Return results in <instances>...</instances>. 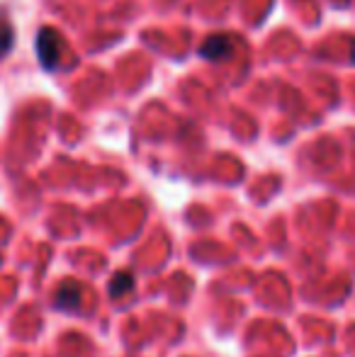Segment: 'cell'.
I'll use <instances>...</instances> for the list:
<instances>
[{"label":"cell","mask_w":355,"mask_h":357,"mask_svg":"<svg viewBox=\"0 0 355 357\" xmlns=\"http://www.w3.org/2000/svg\"><path fill=\"white\" fill-rule=\"evenodd\" d=\"M63 52V42L54 29L42 27L37 34V56L39 63H42L44 71H54L59 66V59H61Z\"/></svg>","instance_id":"cell-1"},{"label":"cell","mask_w":355,"mask_h":357,"mask_svg":"<svg viewBox=\"0 0 355 357\" xmlns=\"http://www.w3.org/2000/svg\"><path fill=\"white\" fill-rule=\"evenodd\" d=\"M234 52V39L229 34H212L207 42L199 49V56L207 59V61H224Z\"/></svg>","instance_id":"cell-2"},{"label":"cell","mask_w":355,"mask_h":357,"mask_svg":"<svg viewBox=\"0 0 355 357\" xmlns=\"http://www.w3.org/2000/svg\"><path fill=\"white\" fill-rule=\"evenodd\" d=\"M78 301H81V287L73 284V282H66V284H61V289H59L56 299H54V306L61 311H73V309H78Z\"/></svg>","instance_id":"cell-3"},{"label":"cell","mask_w":355,"mask_h":357,"mask_svg":"<svg viewBox=\"0 0 355 357\" xmlns=\"http://www.w3.org/2000/svg\"><path fill=\"white\" fill-rule=\"evenodd\" d=\"M134 287V280L129 273H119L112 278V282H109V296H114V299H119L122 294H127L129 289Z\"/></svg>","instance_id":"cell-4"},{"label":"cell","mask_w":355,"mask_h":357,"mask_svg":"<svg viewBox=\"0 0 355 357\" xmlns=\"http://www.w3.org/2000/svg\"><path fill=\"white\" fill-rule=\"evenodd\" d=\"M15 47V29L10 22L0 20V59H5Z\"/></svg>","instance_id":"cell-5"},{"label":"cell","mask_w":355,"mask_h":357,"mask_svg":"<svg viewBox=\"0 0 355 357\" xmlns=\"http://www.w3.org/2000/svg\"><path fill=\"white\" fill-rule=\"evenodd\" d=\"M351 59H353V61H355V47H353V54H351Z\"/></svg>","instance_id":"cell-6"}]
</instances>
